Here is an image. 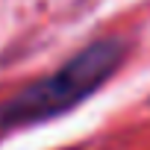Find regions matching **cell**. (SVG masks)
<instances>
[{
	"label": "cell",
	"instance_id": "6da1fadb",
	"mask_svg": "<svg viewBox=\"0 0 150 150\" xmlns=\"http://www.w3.org/2000/svg\"><path fill=\"white\" fill-rule=\"evenodd\" d=\"M124 56V41L97 38L86 44L80 53H74L53 74H44L18 88L15 94H9L6 100H0V138L27 127L47 124L77 109L94 91H100V86L121 68Z\"/></svg>",
	"mask_w": 150,
	"mask_h": 150
},
{
	"label": "cell",
	"instance_id": "7a4b0ae2",
	"mask_svg": "<svg viewBox=\"0 0 150 150\" xmlns=\"http://www.w3.org/2000/svg\"><path fill=\"white\" fill-rule=\"evenodd\" d=\"M62 150H80V147H62Z\"/></svg>",
	"mask_w": 150,
	"mask_h": 150
}]
</instances>
